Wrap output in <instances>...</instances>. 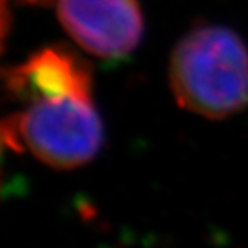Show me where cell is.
Here are the masks:
<instances>
[{
  "label": "cell",
  "instance_id": "cell-1",
  "mask_svg": "<svg viewBox=\"0 0 248 248\" xmlns=\"http://www.w3.org/2000/svg\"><path fill=\"white\" fill-rule=\"evenodd\" d=\"M169 86L179 107L226 119L248 107V48L232 30L193 28L169 59Z\"/></svg>",
  "mask_w": 248,
  "mask_h": 248
},
{
  "label": "cell",
  "instance_id": "cell-2",
  "mask_svg": "<svg viewBox=\"0 0 248 248\" xmlns=\"http://www.w3.org/2000/svg\"><path fill=\"white\" fill-rule=\"evenodd\" d=\"M4 141L55 169L92 162L104 143V124L93 97H48L30 102L4 121Z\"/></svg>",
  "mask_w": 248,
  "mask_h": 248
},
{
  "label": "cell",
  "instance_id": "cell-3",
  "mask_svg": "<svg viewBox=\"0 0 248 248\" xmlns=\"http://www.w3.org/2000/svg\"><path fill=\"white\" fill-rule=\"evenodd\" d=\"M62 28L83 50L100 59L129 55L145 23L138 0H55Z\"/></svg>",
  "mask_w": 248,
  "mask_h": 248
},
{
  "label": "cell",
  "instance_id": "cell-4",
  "mask_svg": "<svg viewBox=\"0 0 248 248\" xmlns=\"http://www.w3.org/2000/svg\"><path fill=\"white\" fill-rule=\"evenodd\" d=\"M9 97L21 104L48 97H93L90 64L67 46H45L4 73Z\"/></svg>",
  "mask_w": 248,
  "mask_h": 248
},
{
  "label": "cell",
  "instance_id": "cell-5",
  "mask_svg": "<svg viewBox=\"0 0 248 248\" xmlns=\"http://www.w3.org/2000/svg\"><path fill=\"white\" fill-rule=\"evenodd\" d=\"M28 2H42V0H28Z\"/></svg>",
  "mask_w": 248,
  "mask_h": 248
}]
</instances>
